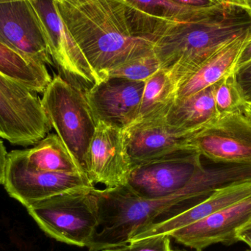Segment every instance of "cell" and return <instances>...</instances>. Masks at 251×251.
<instances>
[{"label": "cell", "instance_id": "cell-7", "mask_svg": "<svg viewBox=\"0 0 251 251\" xmlns=\"http://www.w3.org/2000/svg\"><path fill=\"white\" fill-rule=\"evenodd\" d=\"M3 185L9 196L25 207L53 196L95 188L86 174H54L35 169L28 162L26 150L8 153Z\"/></svg>", "mask_w": 251, "mask_h": 251}, {"label": "cell", "instance_id": "cell-17", "mask_svg": "<svg viewBox=\"0 0 251 251\" xmlns=\"http://www.w3.org/2000/svg\"><path fill=\"white\" fill-rule=\"evenodd\" d=\"M251 40V32L234 38L224 46L178 87L176 99L193 95L234 73L240 54Z\"/></svg>", "mask_w": 251, "mask_h": 251}, {"label": "cell", "instance_id": "cell-3", "mask_svg": "<svg viewBox=\"0 0 251 251\" xmlns=\"http://www.w3.org/2000/svg\"><path fill=\"white\" fill-rule=\"evenodd\" d=\"M251 32V10L225 5L190 22H165L153 31V51L176 88L234 38Z\"/></svg>", "mask_w": 251, "mask_h": 251}, {"label": "cell", "instance_id": "cell-8", "mask_svg": "<svg viewBox=\"0 0 251 251\" xmlns=\"http://www.w3.org/2000/svg\"><path fill=\"white\" fill-rule=\"evenodd\" d=\"M32 3L44 27L59 75L85 92L104 79L93 69L66 27L54 0H32Z\"/></svg>", "mask_w": 251, "mask_h": 251}, {"label": "cell", "instance_id": "cell-24", "mask_svg": "<svg viewBox=\"0 0 251 251\" xmlns=\"http://www.w3.org/2000/svg\"><path fill=\"white\" fill-rule=\"evenodd\" d=\"M214 100L219 116L243 108L246 101L236 82L234 73L214 85Z\"/></svg>", "mask_w": 251, "mask_h": 251}, {"label": "cell", "instance_id": "cell-18", "mask_svg": "<svg viewBox=\"0 0 251 251\" xmlns=\"http://www.w3.org/2000/svg\"><path fill=\"white\" fill-rule=\"evenodd\" d=\"M219 116L214 100L213 85L190 97L176 99L164 122L178 128L199 131Z\"/></svg>", "mask_w": 251, "mask_h": 251}, {"label": "cell", "instance_id": "cell-4", "mask_svg": "<svg viewBox=\"0 0 251 251\" xmlns=\"http://www.w3.org/2000/svg\"><path fill=\"white\" fill-rule=\"evenodd\" d=\"M26 209L47 235L66 244L87 248L100 228L94 188L53 196Z\"/></svg>", "mask_w": 251, "mask_h": 251}, {"label": "cell", "instance_id": "cell-1", "mask_svg": "<svg viewBox=\"0 0 251 251\" xmlns=\"http://www.w3.org/2000/svg\"><path fill=\"white\" fill-rule=\"evenodd\" d=\"M251 181V164L203 167L187 186L176 193L157 199H143L124 187L99 190L100 224L88 246L102 251L129 243L140 230L175 218L207 199L215 190L235 183Z\"/></svg>", "mask_w": 251, "mask_h": 251}, {"label": "cell", "instance_id": "cell-16", "mask_svg": "<svg viewBox=\"0 0 251 251\" xmlns=\"http://www.w3.org/2000/svg\"><path fill=\"white\" fill-rule=\"evenodd\" d=\"M251 196V181L235 183L215 190L207 199L159 225L140 230L131 237L130 242L170 233L187 226L209 215L235 204Z\"/></svg>", "mask_w": 251, "mask_h": 251}, {"label": "cell", "instance_id": "cell-32", "mask_svg": "<svg viewBox=\"0 0 251 251\" xmlns=\"http://www.w3.org/2000/svg\"><path fill=\"white\" fill-rule=\"evenodd\" d=\"M245 113L251 119V102H246L243 107Z\"/></svg>", "mask_w": 251, "mask_h": 251}, {"label": "cell", "instance_id": "cell-37", "mask_svg": "<svg viewBox=\"0 0 251 251\" xmlns=\"http://www.w3.org/2000/svg\"></svg>", "mask_w": 251, "mask_h": 251}, {"label": "cell", "instance_id": "cell-10", "mask_svg": "<svg viewBox=\"0 0 251 251\" xmlns=\"http://www.w3.org/2000/svg\"><path fill=\"white\" fill-rule=\"evenodd\" d=\"M203 168L201 155L182 153L135 167L125 187L143 199L165 197L184 188Z\"/></svg>", "mask_w": 251, "mask_h": 251}, {"label": "cell", "instance_id": "cell-27", "mask_svg": "<svg viewBox=\"0 0 251 251\" xmlns=\"http://www.w3.org/2000/svg\"><path fill=\"white\" fill-rule=\"evenodd\" d=\"M8 153L2 140H0V185L4 184L7 170Z\"/></svg>", "mask_w": 251, "mask_h": 251}, {"label": "cell", "instance_id": "cell-6", "mask_svg": "<svg viewBox=\"0 0 251 251\" xmlns=\"http://www.w3.org/2000/svg\"><path fill=\"white\" fill-rule=\"evenodd\" d=\"M52 126L37 93L0 73V137L13 146H35Z\"/></svg>", "mask_w": 251, "mask_h": 251}, {"label": "cell", "instance_id": "cell-13", "mask_svg": "<svg viewBox=\"0 0 251 251\" xmlns=\"http://www.w3.org/2000/svg\"><path fill=\"white\" fill-rule=\"evenodd\" d=\"M197 131L169 125L164 120L129 126L124 134L132 169L153 161L193 153L189 143Z\"/></svg>", "mask_w": 251, "mask_h": 251}, {"label": "cell", "instance_id": "cell-2", "mask_svg": "<svg viewBox=\"0 0 251 251\" xmlns=\"http://www.w3.org/2000/svg\"><path fill=\"white\" fill-rule=\"evenodd\" d=\"M67 29L96 72L104 75L130 60L153 51L124 0H54Z\"/></svg>", "mask_w": 251, "mask_h": 251}, {"label": "cell", "instance_id": "cell-22", "mask_svg": "<svg viewBox=\"0 0 251 251\" xmlns=\"http://www.w3.org/2000/svg\"><path fill=\"white\" fill-rule=\"evenodd\" d=\"M141 14L172 22H190L211 16L224 6L193 7L181 5L171 0H124Z\"/></svg>", "mask_w": 251, "mask_h": 251}, {"label": "cell", "instance_id": "cell-28", "mask_svg": "<svg viewBox=\"0 0 251 251\" xmlns=\"http://www.w3.org/2000/svg\"><path fill=\"white\" fill-rule=\"evenodd\" d=\"M237 237L239 242H244L251 249V221L237 231Z\"/></svg>", "mask_w": 251, "mask_h": 251}, {"label": "cell", "instance_id": "cell-33", "mask_svg": "<svg viewBox=\"0 0 251 251\" xmlns=\"http://www.w3.org/2000/svg\"><path fill=\"white\" fill-rule=\"evenodd\" d=\"M63 1H66L69 3H79L87 1V0H63Z\"/></svg>", "mask_w": 251, "mask_h": 251}, {"label": "cell", "instance_id": "cell-34", "mask_svg": "<svg viewBox=\"0 0 251 251\" xmlns=\"http://www.w3.org/2000/svg\"><path fill=\"white\" fill-rule=\"evenodd\" d=\"M21 1V0H0V4L1 3L10 2V1ZM32 1V0H31Z\"/></svg>", "mask_w": 251, "mask_h": 251}, {"label": "cell", "instance_id": "cell-31", "mask_svg": "<svg viewBox=\"0 0 251 251\" xmlns=\"http://www.w3.org/2000/svg\"><path fill=\"white\" fill-rule=\"evenodd\" d=\"M209 1L218 5H234L247 7L246 0H209Z\"/></svg>", "mask_w": 251, "mask_h": 251}, {"label": "cell", "instance_id": "cell-26", "mask_svg": "<svg viewBox=\"0 0 251 251\" xmlns=\"http://www.w3.org/2000/svg\"><path fill=\"white\" fill-rule=\"evenodd\" d=\"M234 75L245 101L251 102V60L237 68Z\"/></svg>", "mask_w": 251, "mask_h": 251}, {"label": "cell", "instance_id": "cell-19", "mask_svg": "<svg viewBox=\"0 0 251 251\" xmlns=\"http://www.w3.org/2000/svg\"><path fill=\"white\" fill-rule=\"evenodd\" d=\"M176 91L169 75L159 69L146 81L137 118L131 125L164 120L176 99Z\"/></svg>", "mask_w": 251, "mask_h": 251}, {"label": "cell", "instance_id": "cell-14", "mask_svg": "<svg viewBox=\"0 0 251 251\" xmlns=\"http://www.w3.org/2000/svg\"><path fill=\"white\" fill-rule=\"evenodd\" d=\"M146 82L105 77L85 95L98 122L125 128L134 123Z\"/></svg>", "mask_w": 251, "mask_h": 251}, {"label": "cell", "instance_id": "cell-9", "mask_svg": "<svg viewBox=\"0 0 251 251\" xmlns=\"http://www.w3.org/2000/svg\"><path fill=\"white\" fill-rule=\"evenodd\" d=\"M243 107L198 131L189 143L190 151L223 165L251 164V119Z\"/></svg>", "mask_w": 251, "mask_h": 251}, {"label": "cell", "instance_id": "cell-12", "mask_svg": "<svg viewBox=\"0 0 251 251\" xmlns=\"http://www.w3.org/2000/svg\"><path fill=\"white\" fill-rule=\"evenodd\" d=\"M131 171L124 129L98 122L87 156L86 174L90 181L107 189L124 187Z\"/></svg>", "mask_w": 251, "mask_h": 251}, {"label": "cell", "instance_id": "cell-5", "mask_svg": "<svg viewBox=\"0 0 251 251\" xmlns=\"http://www.w3.org/2000/svg\"><path fill=\"white\" fill-rule=\"evenodd\" d=\"M41 101L56 134L86 174L88 149L98 121L85 91L55 75Z\"/></svg>", "mask_w": 251, "mask_h": 251}, {"label": "cell", "instance_id": "cell-35", "mask_svg": "<svg viewBox=\"0 0 251 251\" xmlns=\"http://www.w3.org/2000/svg\"><path fill=\"white\" fill-rule=\"evenodd\" d=\"M246 6L251 10V0H246Z\"/></svg>", "mask_w": 251, "mask_h": 251}, {"label": "cell", "instance_id": "cell-36", "mask_svg": "<svg viewBox=\"0 0 251 251\" xmlns=\"http://www.w3.org/2000/svg\"><path fill=\"white\" fill-rule=\"evenodd\" d=\"M171 251H172V250H171Z\"/></svg>", "mask_w": 251, "mask_h": 251}, {"label": "cell", "instance_id": "cell-25", "mask_svg": "<svg viewBox=\"0 0 251 251\" xmlns=\"http://www.w3.org/2000/svg\"><path fill=\"white\" fill-rule=\"evenodd\" d=\"M171 241L168 235H156L130 242L124 246L102 251H171Z\"/></svg>", "mask_w": 251, "mask_h": 251}, {"label": "cell", "instance_id": "cell-29", "mask_svg": "<svg viewBox=\"0 0 251 251\" xmlns=\"http://www.w3.org/2000/svg\"><path fill=\"white\" fill-rule=\"evenodd\" d=\"M171 1L181 5L193 7H209L215 4L209 0H171Z\"/></svg>", "mask_w": 251, "mask_h": 251}, {"label": "cell", "instance_id": "cell-11", "mask_svg": "<svg viewBox=\"0 0 251 251\" xmlns=\"http://www.w3.org/2000/svg\"><path fill=\"white\" fill-rule=\"evenodd\" d=\"M0 44L26 60L54 66L44 27L31 0L0 4Z\"/></svg>", "mask_w": 251, "mask_h": 251}, {"label": "cell", "instance_id": "cell-20", "mask_svg": "<svg viewBox=\"0 0 251 251\" xmlns=\"http://www.w3.org/2000/svg\"><path fill=\"white\" fill-rule=\"evenodd\" d=\"M26 151L29 165L38 171L54 174H86L57 134H47Z\"/></svg>", "mask_w": 251, "mask_h": 251}, {"label": "cell", "instance_id": "cell-21", "mask_svg": "<svg viewBox=\"0 0 251 251\" xmlns=\"http://www.w3.org/2000/svg\"><path fill=\"white\" fill-rule=\"evenodd\" d=\"M0 73L37 94H43L52 79L46 65L26 60L1 44Z\"/></svg>", "mask_w": 251, "mask_h": 251}, {"label": "cell", "instance_id": "cell-15", "mask_svg": "<svg viewBox=\"0 0 251 251\" xmlns=\"http://www.w3.org/2000/svg\"><path fill=\"white\" fill-rule=\"evenodd\" d=\"M251 221V196L168 234L177 243L197 251L217 243L239 242L237 231Z\"/></svg>", "mask_w": 251, "mask_h": 251}, {"label": "cell", "instance_id": "cell-23", "mask_svg": "<svg viewBox=\"0 0 251 251\" xmlns=\"http://www.w3.org/2000/svg\"><path fill=\"white\" fill-rule=\"evenodd\" d=\"M160 69L159 60L154 51H152L110 71L104 75V78L110 76L138 82H146Z\"/></svg>", "mask_w": 251, "mask_h": 251}, {"label": "cell", "instance_id": "cell-30", "mask_svg": "<svg viewBox=\"0 0 251 251\" xmlns=\"http://www.w3.org/2000/svg\"><path fill=\"white\" fill-rule=\"evenodd\" d=\"M250 60H251V40L246 44V47L243 49V51L240 54L236 69L241 66L242 65L250 61Z\"/></svg>", "mask_w": 251, "mask_h": 251}]
</instances>
